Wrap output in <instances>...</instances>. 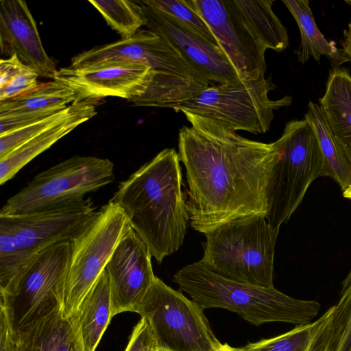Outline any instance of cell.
Instances as JSON below:
<instances>
[{
	"label": "cell",
	"instance_id": "1",
	"mask_svg": "<svg viewBox=\"0 0 351 351\" xmlns=\"http://www.w3.org/2000/svg\"><path fill=\"white\" fill-rule=\"evenodd\" d=\"M182 113L191 124L178 134L190 226L205 234L238 217L265 216L276 141L250 140L218 121Z\"/></svg>",
	"mask_w": 351,
	"mask_h": 351
},
{
	"label": "cell",
	"instance_id": "2",
	"mask_svg": "<svg viewBox=\"0 0 351 351\" xmlns=\"http://www.w3.org/2000/svg\"><path fill=\"white\" fill-rule=\"evenodd\" d=\"M178 153L167 148L121 182L110 199L158 264L183 244L189 216Z\"/></svg>",
	"mask_w": 351,
	"mask_h": 351
},
{
	"label": "cell",
	"instance_id": "3",
	"mask_svg": "<svg viewBox=\"0 0 351 351\" xmlns=\"http://www.w3.org/2000/svg\"><path fill=\"white\" fill-rule=\"evenodd\" d=\"M173 280L202 309L225 308L255 326L274 322L306 324L317 315L320 308L315 300L295 299L274 287L226 278L201 261L181 268L173 275Z\"/></svg>",
	"mask_w": 351,
	"mask_h": 351
},
{
	"label": "cell",
	"instance_id": "4",
	"mask_svg": "<svg viewBox=\"0 0 351 351\" xmlns=\"http://www.w3.org/2000/svg\"><path fill=\"white\" fill-rule=\"evenodd\" d=\"M279 230L265 216H243L204 234L200 260L230 280L254 286L274 287V261Z\"/></svg>",
	"mask_w": 351,
	"mask_h": 351
},
{
	"label": "cell",
	"instance_id": "5",
	"mask_svg": "<svg viewBox=\"0 0 351 351\" xmlns=\"http://www.w3.org/2000/svg\"><path fill=\"white\" fill-rule=\"evenodd\" d=\"M278 154L268 192L265 218L276 230L288 221L311 184L319 177L331 178V171L311 124L293 120L276 141Z\"/></svg>",
	"mask_w": 351,
	"mask_h": 351
},
{
	"label": "cell",
	"instance_id": "6",
	"mask_svg": "<svg viewBox=\"0 0 351 351\" xmlns=\"http://www.w3.org/2000/svg\"><path fill=\"white\" fill-rule=\"evenodd\" d=\"M71 252V241L42 251L29 263L13 288L0 295V308L7 315L12 338L62 308Z\"/></svg>",
	"mask_w": 351,
	"mask_h": 351
},
{
	"label": "cell",
	"instance_id": "7",
	"mask_svg": "<svg viewBox=\"0 0 351 351\" xmlns=\"http://www.w3.org/2000/svg\"><path fill=\"white\" fill-rule=\"evenodd\" d=\"M275 87L265 75L236 84H217L171 108L218 121L235 132L263 134L270 128L274 111L292 102L290 96L270 99L269 93Z\"/></svg>",
	"mask_w": 351,
	"mask_h": 351
},
{
	"label": "cell",
	"instance_id": "8",
	"mask_svg": "<svg viewBox=\"0 0 351 351\" xmlns=\"http://www.w3.org/2000/svg\"><path fill=\"white\" fill-rule=\"evenodd\" d=\"M114 179L109 159L74 156L35 176L6 201L0 215L26 214L77 202Z\"/></svg>",
	"mask_w": 351,
	"mask_h": 351
},
{
	"label": "cell",
	"instance_id": "9",
	"mask_svg": "<svg viewBox=\"0 0 351 351\" xmlns=\"http://www.w3.org/2000/svg\"><path fill=\"white\" fill-rule=\"evenodd\" d=\"M136 313L149 323L158 349L215 351L221 346L204 309L156 276Z\"/></svg>",
	"mask_w": 351,
	"mask_h": 351
},
{
	"label": "cell",
	"instance_id": "10",
	"mask_svg": "<svg viewBox=\"0 0 351 351\" xmlns=\"http://www.w3.org/2000/svg\"><path fill=\"white\" fill-rule=\"evenodd\" d=\"M130 226L123 210L110 200L98 210L93 221L71 241L62 303V311L66 315L77 313Z\"/></svg>",
	"mask_w": 351,
	"mask_h": 351
},
{
	"label": "cell",
	"instance_id": "11",
	"mask_svg": "<svg viewBox=\"0 0 351 351\" xmlns=\"http://www.w3.org/2000/svg\"><path fill=\"white\" fill-rule=\"evenodd\" d=\"M206 21L241 80L265 75L267 50L237 0H186Z\"/></svg>",
	"mask_w": 351,
	"mask_h": 351
},
{
	"label": "cell",
	"instance_id": "12",
	"mask_svg": "<svg viewBox=\"0 0 351 351\" xmlns=\"http://www.w3.org/2000/svg\"><path fill=\"white\" fill-rule=\"evenodd\" d=\"M98 210L90 197L58 207L22 215H2L11 227L28 265L42 251L80 234Z\"/></svg>",
	"mask_w": 351,
	"mask_h": 351
},
{
	"label": "cell",
	"instance_id": "13",
	"mask_svg": "<svg viewBox=\"0 0 351 351\" xmlns=\"http://www.w3.org/2000/svg\"><path fill=\"white\" fill-rule=\"evenodd\" d=\"M154 75L152 69L143 64L106 62L81 67H62L53 80L72 90L75 101L117 97L130 102L145 92Z\"/></svg>",
	"mask_w": 351,
	"mask_h": 351
},
{
	"label": "cell",
	"instance_id": "14",
	"mask_svg": "<svg viewBox=\"0 0 351 351\" xmlns=\"http://www.w3.org/2000/svg\"><path fill=\"white\" fill-rule=\"evenodd\" d=\"M147 245L131 226L115 247L105 270L111 293L112 317L121 313H136L156 276Z\"/></svg>",
	"mask_w": 351,
	"mask_h": 351
},
{
	"label": "cell",
	"instance_id": "15",
	"mask_svg": "<svg viewBox=\"0 0 351 351\" xmlns=\"http://www.w3.org/2000/svg\"><path fill=\"white\" fill-rule=\"evenodd\" d=\"M145 17L147 29L175 48L182 58L210 82L236 84L241 80L219 46L192 33L173 17L136 1Z\"/></svg>",
	"mask_w": 351,
	"mask_h": 351
},
{
	"label": "cell",
	"instance_id": "16",
	"mask_svg": "<svg viewBox=\"0 0 351 351\" xmlns=\"http://www.w3.org/2000/svg\"><path fill=\"white\" fill-rule=\"evenodd\" d=\"M0 47L2 54H16L39 77L53 79L58 71L46 53L36 21L25 1H0Z\"/></svg>",
	"mask_w": 351,
	"mask_h": 351
},
{
	"label": "cell",
	"instance_id": "17",
	"mask_svg": "<svg viewBox=\"0 0 351 351\" xmlns=\"http://www.w3.org/2000/svg\"><path fill=\"white\" fill-rule=\"evenodd\" d=\"M13 351H87L78 313L55 311L29 330L13 337Z\"/></svg>",
	"mask_w": 351,
	"mask_h": 351
},
{
	"label": "cell",
	"instance_id": "18",
	"mask_svg": "<svg viewBox=\"0 0 351 351\" xmlns=\"http://www.w3.org/2000/svg\"><path fill=\"white\" fill-rule=\"evenodd\" d=\"M75 107L65 119L32 137L0 159V184L13 178L27 164L72 132L80 124L95 117V101H74Z\"/></svg>",
	"mask_w": 351,
	"mask_h": 351
},
{
	"label": "cell",
	"instance_id": "19",
	"mask_svg": "<svg viewBox=\"0 0 351 351\" xmlns=\"http://www.w3.org/2000/svg\"><path fill=\"white\" fill-rule=\"evenodd\" d=\"M335 306L317 320L298 325L278 336L249 343L240 348L227 343L228 351H331V328Z\"/></svg>",
	"mask_w": 351,
	"mask_h": 351
},
{
	"label": "cell",
	"instance_id": "20",
	"mask_svg": "<svg viewBox=\"0 0 351 351\" xmlns=\"http://www.w3.org/2000/svg\"><path fill=\"white\" fill-rule=\"evenodd\" d=\"M319 103L332 135L351 162V75L348 70L335 67L330 72Z\"/></svg>",
	"mask_w": 351,
	"mask_h": 351
},
{
	"label": "cell",
	"instance_id": "21",
	"mask_svg": "<svg viewBox=\"0 0 351 351\" xmlns=\"http://www.w3.org/2000/svg\"><path fill=\"white\" fill-rule=\"evenodd\" d=\"M295 19L301 36V44L298 51V60L306 63L310 58L317 62L321 56H326L336 67L348 61V58L339 50L333 41H328L316 25L315 18L308 0H283Z\"/></svg>",
	"mask_w": 351,
	"mask_h": 351
},
{
	"label": "cell",
	"instance_id": "22",
	"mask_svg": "<svg viewBox=\"0 0 351 351\" xmlns=\"http://www.w3.org/2000/svg\"><path fill=\"white\" fill-rule=\"evenodd\" d=\"M87 351H95L112 318L109 278L104 269L77 311Z\"/></svg>",
	"mask_w": 351,
	"mask_h": 351
},
{
	"label": "cell",
	"instance_id": "23",
	"mask_svg": "<svg viewBox=\"0 0 351 351\" xmlns=\"http://www.w3.org/2000/svg\"><path fill=\"white\" fill-rule=\"evenodd\" d=\"M75 101L72 90L53 80L39 83L20 96L0 101V115L36 112L54 113L65 109Z\"/></svg>",
	"mask_w": 351,
	"mask_h": 351
},
{
	"label": "cell",
	"instance_id": "24",
	"mask_svg": "<svg viewBox=\"0 0 351 351\" xmlns=\"http://www.w3.org/2000/svg\"><path fill=\"white\" fill-rule=\"evenodd\" d=\"M304 119L314 130L322 153L331 171V178L344 191L351 183V162L332 135L320 106L310 101Z\"/></svg>",
	"mask_w": 351,
	"mask_h": 351
},
{
	"label": "cell",
	"instance_id": "25",
	"mask_svg": "<svg viewBox=\"0 0 351 351\" xmlns=\"http://www.w3.org/2000/svg\"><path fill=\"white\" fill-rule=\"evenodd\" d=\"M101 14L107 24L121 38H129L145 26L146 19L136 1L123 0H89Z\"/></svg>",
	"mask_w": 351,
	"mask_h": 351
},
{
	"label": "cell",
	"instance_id": "26",
	"mask_svg": "<svg viewBox=\"0 0 351 351\" xmlns=\"http://www.w3.org/2000/svg\"><path fill=\"white\" fill-rule=\"evenodd\" d=\"M27 265L12 229L0 217V295L13 288Z\"/></svg>",
	"mask_w": 351,
	"mask_h": 351
},
{
	"label": "cell",
	"instance_id": "27",
	"mask_svg": "<svg viewBox=\"0 0 351 351\" xmlns=\"http://www.w3.org/2000/svg\"><path fill=\"white\" fill-rule=\"evenodd\" d=\"M141 1L160 12L173 17L190 32L209 43L219 46L208 24L188 4L186 0H146Z\"/></svg>",
	"mask_w": 351,
	"mask_h": 351
},
{
	"label": "cell",
	"instance_id": "28",
	"mask_svg": "<svg viewBox=\"0 0 351 351\" xmlns=\"http://www.w3.org/2000/svg\"><path fill=\"white\" fill-rule=\"evenodd\" d=\"M331 351H351V269L343 281L340 298L335 305Z\"/></svg>",
	"mask_w": 351,
	"mask_h": 351
},
{
	"label": "cell",
	"instance_id": "29",
	"mask_svg": "<svg viewBox=\"0 0 351 351\" xmlns=\"http://www.w3.org/2000/svg\"><path fill=\"white\" fill-rule=\"evenodd\" d=\"M75 102L65 109L12 132L0 135V159L32 137L61 122L73 111Z\"/></svg>",
	"mask_w": 351,
	"mask_h": 351
},
{
	"label": "cell",
	"instance_id": "30",
	"mask_svg": "<svg viewBox=\"0 0 351 351\" xmlns=\"http://www.w3.org/2000/svg\"><path fill=\"white\" fill-rule=\"evenodd\" d=\"M38 73L25 66L5 86L0 87V101L10 99L27 93L38 86Z\"/></svg>",
	"mask_w": 351,
	"mask_h": 351
},
{
	"label": "cell",
	"instance_id": "31",
	"mask_svg": "<svg viewBox=\"0 0 351 351\" xmlns=\"http://www.w3.org/2000/svg\"><path fill=\"white\" fill-rule=\"evenodd\" d=\"M157 343L147 321L141 317L134 326L125 351H156Z\"/></svg>",
	"mask_w": 351,
	"mask_h": 351
},
{
	"label": "cell",
	"instance_id": "32",
	"mask_svg": "<svg viewBox=\"0 0 351 351\" xmlns=\"http://www.w3.org/2000/svg\"><path fill=\"white\" fill-rule=\"evenodd\" d=\"M14 341L11 327L4 310L0 308V351H13Z\"/></svg>",
	"mask_w": 351,
	"mask_h": 351
},
{
	"label": "cell",
	"instance_id": "33",
	"mask_svg": "<svg viewBox=\"0 0 351 351\" xmlns=\"http://www.w3.org/2000/svg\"><path fill=\"white\" fill-rule=\"evenodd\" d=\"M343 40L342 42V51L348 60L351 62V21L348 29L343 31Z\"/></svg>",
	"mask_w": 351,
	"mask_h": 351
},
{
	"label": "cell",
	"instance_id": "34",
	"mask_svg": "<svg viewBox=\"0 0 351 351\" xmlns=\"http://www.w3.org/2000/svg\"><path fill=\"white\" fill-rule=\"evenodd\" d=\"M343 196L347 199H351V183L343 191Z\"/></svg>",
	"mask_w": 351,
	"mask_h": 351
},
{
	"label": "cell",
	"instance_id": "35",
	"mask_svg": "<svg viewBox=\"0 0 351 351\" xmlns=\"http://www.w3.org/2000/svg\"><path fill=\"white\" fill-rule=\"evenodd\" d=\"M215 351H228L227 348V343L221 344V346Z\"/></svg>",
	"mask_w": 351,
	"mask_h": 351
},
{
	"label": "cell",
	"instance_id": "36",
	"mask_svg": "<svg viewBox=\"0 0 351 351\" xmlns=\"http://www.w3.org/2000/svg\"><path fill=\"white\" fill-rule=\"evenodd\" d=\"M156 351H169V350H160V349H158V350H156Z\"/></svg>",
	"mask_w": 351,
	"mask_h": 351
}]
</instances>
